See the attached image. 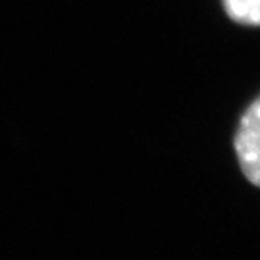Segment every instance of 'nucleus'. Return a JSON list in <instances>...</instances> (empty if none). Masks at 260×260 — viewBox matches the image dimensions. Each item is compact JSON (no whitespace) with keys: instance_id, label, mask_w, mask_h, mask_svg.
<instances>
[{"instance_id":"f257e3e1","label":"nucleus","mask_w":260,"mask_h":260,"mask_svg":"<svg viewBox=\"0 0 260 260\" xmlns=\"http://www.w3.org/2000/svg\"><path fill=\"white\" fill-rule=\"evenodd\" d=\"M233 149L245 177L260 187V94L243 112L233 137Z\"/></svg>"},{"instance_id":"f03ea898","label":"nucleus","mask_w":260,"mask_h":260,"mask_svg":"<svg viewBox=\"0 0 260 260\" xmlns=\"http://www.w3.org/2000/svg\"><path fill=\"white\" fill-rule=\"evenodd\" d=\"M222 6L235 23L260 27V0H222Z\"/></svg>"}]
</instances>
